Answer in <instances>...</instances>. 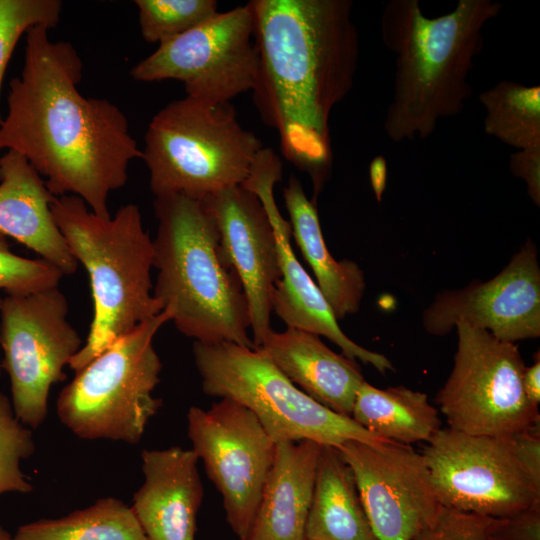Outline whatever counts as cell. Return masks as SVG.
I'll list each match as a JSON object with an SVG mask.
<instances>
[{
    "instance_id": "6da1fadb",
    "label": "cell",
    "mask_w": 540,
    "mask_h": 540,
    "mask_svg": "<svg viewBox=\"0 0 540 540\" xmlns=\"http://www.w3.org/2000/svg\"><path fill=\"white\" fill-rule=\"evenodd\" d=\"M48 31L34 26L25 34L24 64L9 83L0 150L24 156L55 197L75 195L108 219L109 196L126 184L129 164L142 158V150L117 105L80 93V56L70 43L51 41Z\"/></svg>"
},
{
    "instance_id": "7a4b0ae2",
    "label": "cell",
    "mask_w": 540,
    "mask_h": 540,
    "mask_svg": "<svg viewBox=\"0 0 540 540\" xmlns=\"http://www.w3.org/2000/svg\"><path fill=\"white\" fill-rule=\"evenodd\" d=\"M258 70L251 90L283 156L317 201L332 167L329 120L350 93L360 43L351 0H252Z\"/></svg>"
},
{
    "instance_id": "3957f363",
    "label": "cell",
    "mask_w": 540,
    "mask_h": 540,
    "mask_svg": "<svg viewBox=\"0 0 540 540\" xmlns=\"http://www.w3.org/2000/svg\"><path fill=\"white\" fill-rule=\"evenodd\" d=\"M503 4L459 0L428 17L419 0H390L380 21L383 45L395 56L393 96L383 127L395 143L430 137L442 119L460 114L473 93L468 81L484 47L483 27Z\"/></svg>"
},
{
    "instance_id": "277c9868",
    "label": "cell",
    "mask_w": 540,
    "mask_h": 540,
    "mask_svg": "<svg viewBox=\"0 0 540 540\" xmlns=\"http://www.w3.org/2000/svg\"><path fill=\"white\" fill-rule=\"evenodd\" d=\"M153 295L177 330L203 344L254 348L242 283L228 261L216 222L202 200L155 197Z\"/></svg>"
},
{
    "instance_id": "5b68a950",
    "label": "cell",
    "mask_w": 540,
    "mask_h": 540,
    "mask_svg": "<svg viewBox=\"0 0 540 540\" xmlns=\"http://www.w3.org/2000/svg\"><path fill=\"white\" fill-rule=\"evenodd\" d=\"M51 211L90 280L93 319L84 345L69 363L78 372L118 338L163 310L153 295V240L132 203L106 219L69 194L55 197Z\"/></svg>"
},
{
    "instance_id": "8992f818",
    "label": "cell",
    "mask_w": 540,
    "mask_h": 540,
    "mask_svg": "<svg viewBox=\"0 0 540 540\" xmlns=\"http://www.w3.org/2000/svg\"><path fill=\"white\" fill-rule=\"evenodd\" d=\"M144 142L141 159L154 196L181 194L197 200L242 185L263 148L240 125L230 102L189 96L153 116Z\"/></svg>"
},
{
    "instance_id": "52a82bcc",
    "label": "cell",
    "mask_w": 540,
    "mask_h": 540,
    "mask_svg": "<svg viewBox=\"0 0 540 540\" xmlns=\"http://www.w3.org/2000/svg\"><path fill=\"white\" fill-rule=\"evenodd\" d=\"M168 321L162 310L76 372L56 402L61 423L81 439L138 443L162 406L152 395L162 369L153 338Z\"/></svg>"
},
{
    "instance_id": "ba28073f",
    "label": "cell",
    "mask_w": 540,
    "mask_h": 540,
    "mask_svg": "<svg viewBox=\"0 0 540 540\" xmlns=\"http://www.w3.org/2000/svg\"><path fill=\"white\" fill-rule=\"evenodd\" d=\"M193 355L203 392L248 408L275 443L311 440L337 448L348 440L389 442L315 401L257 348L194 342Z\"/></svg>"
},
{
    "instance_id": "9c48e42d",
    "label": "cell",
    "mask_w": 540,
    "mask_h": 540,
    "mask_svg": "<svg viewBox=\"0 0 540 540\" xmlns=\"http://www.w3.org/2000/svg\"><path fill=\"white\" fill-rule=\"evenodd\" d=\"M454 366L436 396L448 427L505 437L540 424L523 389L525 364L513 343L459 322Z\"/></svg>"
},
{
    "instance_id": "30bf717a",
    "label": "cell",
    "mask_w": 540,
    "mask_h": 540,
    "mask_svg": "<svg viewBox=\"0 0 540 540\" xmlns=\"http://www.w3.org/2000/svg\"><path fill=\"white\" fill-rule=\"evenodd\" d=\"M67 314L68 303L58 287L2 299L1 367L10 380L15 415L31 429L44 423L51 387L66 379L64 367L83 346Z\"/></svg>"
},
{
    "instance_id": "8fae6325",
    "label": "cell",
    "mask_w": 540,
    "mask_h": 540,
    "mask_svg": "<svg viewBox=\"0 0 540 540\" xmlns=\"http://www.w3.org/2000/svg\"><path fill=\"white\" fill-rule=\"evenodd\" d=\"M250 3L214 17L158 44L130 71L139 82L177 80L186 96L228 103L251 91L257 76L258 53Z\"/></svg>"
},
{
    "instance_id": "7c38bea8",
    "label": "cell",
    "mask_w": 540,
    "mask_h": 540,
    "mask_svg": "<svg viewBox=\"0 0 540 540\" xmlns=\"http://www.w3.org/2000/svg\"><path fill=\"white\" fill-rule=\"evenodd\" d=\"M187 422L192 451L222 496L226 521L246 540L276 443L248 408L228 398L208 410L190 407Z\"/></svg>"
},
{
    "instance_id": "4fadbf2b",
    "label": "cell",
    "mask_w": 540,
    "mask_h": 540,
    "mask_svg": "<svg viewBox=\"0 0 540 540\" xmlns=\"http://www.w3.org/2000/svg\"><path fill=\"white\" fill-rule=\"evenodd\" d=\"M422 455L443 507L503 517L540 500V490L518 464L506 437L440 428Z\"/></svg>"
},
{
    "instance_id": "5bb4252c",
    "label": "cell",
    "mask_w": 540,
    "mask_h": 540,
    "mask_svg": "<svg viewBox=\"0 0 540 540\" xmlns=\"http://www.w3.org/2000/svg\"><path fill=\"white\" fill-rule=\"evenodd\" d=\"M337 449L377 540H413L436 519L442 505L422 453L393 441L348 440Z\"/></svg>"
},
{
    "instance_id": "9a60e30c",
    "label": "cell",
    "mask_w": 540,
    "mask_h": 540,
    "mask_svg": "<svg viewBox=\"0 0 540 540\" xmlns=\"http://www.w3.org/2000/svg\"><path fill=\"white\" fill-rule=\"evenodd\" d=\"M459 322L513 343L539 337L540 268L530 239L495 277L442 292L423 313L431 335H446Z\"/></svg>"
},
{
    "instance_id": "2e32d148",
    "label": "cell",
    "mask_w": 540,
    "mask_h": 540,
    "mask_svg": "<svg viewBox=\"0 0 540 540\" xmlns=\"http://www.w3.org/2000/svg\"><path fill=\"white\" fill-rule=\"evenodd\" d=\"M201 200L216 222L223 251L242 283L256 348L273 330V296L281 279L273 223L259 196L244 185Z\"/></svg>"
},
{
    "instance_id": "e0dca14e",
    "label": "cell",
    "mask_w": 540,
    "mask_h": 540,
    "mask_svg": "<svg viewBox=\"0 0 540 540\" xmlns=\"http://www.w3.org/2000/svg\"><path fill=\"white\" fill-rule=\"evenodd\" d=\"M278 181L272 173H260L249 183V188L264 203L277 238L281 279L273 296V312L287 327L328 338L351 360L357 358L382 374L393 370L386 356L358 345L345 335L321 290L298 261L290 243V223L281 216L274 201L273 186Z\"/></svg>"
},
{
    "instance_id": "ac0fdd59",
    "label": "cell",
    "mask_w": 540,
    "mask_h": 540,
    "mask_svg": "<svg viewBox=\"0 0 540 540\" xmlns=\"http://www.w3.org/2000/svg\"><path fill=\"white\" fill-rule=\"evenodd\" d=\"M142 486L131 509L148 540H195L203 486L198 458L179 446L141 453Z\"/></svg>"
},
{
    "instance_id": "d6986e66",
    "label": "cell",
    "mask_w": 540,
    "mask_h": 540,
    "mask_svg": "<svg viewBox=\"0 0 540 540\" xmlns=\"http://www.w3.org/2000/svg\"><path fill=\"white\" fill-rule=\"evenodd\" d=\"M54 198L24 156L13 150L1 156L0 233L35 251L64 275H71L78 262L55 222Z\"/></svg>"
},
{
    "instance_id": "ffe728a7",
    "label": "cell",
    "mask_w": 540,
    "mask_h": 540,
    "mask_svg": "<svg viewBox=\"0 0 540 540\" xmlns=\"http://www.w3.org/2000/svg\"><path fill=\"white\" fill-rule=\"evenodd\" d=\"M299 389L327 408L350 416L365 381L355 362L328 348L318 335L287 327L256 347Z\"/></svg>"
},
{
    "instance_id": "44dd1931",
    "label": "cell",
    "mask_w": 540,
    "mask_h": 540,
    "mask_svg": "<svg viewBox=\"0 0 540 540\" xmlns=\"http://www.w3.org/2000/svg\"><path fill=\"white\" fill-rule=\"evenodd\" d=\"M321 446L311 440L276 443L246 540H306Z\"/></svg>"
},
{
    "instance_id": "7402d4cb",
    "label": "cell",
    "mask_w": 540,
    "mask_h": 540,
    "mask_svg": "<svg viewBox=\"0 0 540 540\" xmlns=\"http://www.w3.org/2000/svg\"><path fill=\"white\" fill-rule=\"evenodd\" d=\"M283 198L291 233L336 319L356 313L365 291L362 270L353 261H337L332 257L323 238L317 202L308 198L296 176H290Z\"/></svg>"
},
{
    "instance_id": "603a6c76",
    "label": "cell",
    "mask_w": 540,
    "mask_h": 540,
    "mask_svg": "<svg viewBox=\"0 0 540 540\" xmlns=\"http://www.w3.org/2000/svg\"><path fill=\"white\" fill-rule=\"evenodd\" d=\"M305 539L377 540L354 474L333 446H321Z\"/></svg>"
},
{
    "instance_id": "cb8c5ba5",
    "label": "cell",
    "mask_w": 540,
    "mask_h": 540,
    "mask_svg": "<svg viewBox=\"0 0 540 540\" xmlns=\"http://www.w3.org/2000/svg\"><path fill=\"white\" fill-rule=\"evenodd\" d=\"M350 417L379 438L405 445L428 442L441 428L438 410L425 393L404 386L380 389L366 381Z\"/></svg>"
},
{
    "instance_id": "d4e9b609",
    "label": "cell",
    "mask_w": 540,
    "mask_h": 540,
    "mask_svg": "<svg viewBox=\"0 0 540 540\" xmlns=\"http://www.w3.org/2000/svg\"><path fill=\"white\" fill-rule=\"evenodd\" d=\"M15 540H148L131 507L115 497L18 527Z\"/></svg>"
},
{
    "instance_id": "484cf974",
    "label": "cell",
    "mask_w": 540,
    "mask_h": 540,
    "mask_svg": "<svg viewBox=\"0 0 540 540\" xmlns=\"http://www.w3.org/2000/svg\"><path fill=\"white\" fill-rule=\"evenodd\" d=\"M484 131L515 148L540 147V86L502 80L481 92Z\"/></svg>"
},
{
    "instance_id": "4316f807",
    "label": "cell",
    "mask_w": 540,
    "mask_h": 540,
    "mask_svg": "<svg viewBox=\"0 0 540 540\" xmlns=\"http://www.w3.org/2000/svg\"><path fill=\"white\" fill-rule=\"evenodd\" d=\"M140 31L148 43L181 35L217 13L215 0H136Z\"/></svg>"
},
{
    "instance_id": "83f0119b",
    "label": "cell",
    "mask_w": 540,
    "mask_h": 540,
    "mask_svg": "<svg viewBox=\"0 0 540 540\" xmlns=\"http://www.w3.org/2000/svg\"><path fill=\"white\" fill-rule=\"evenodd\" d=\"M35 449L32 431L21 423L10 399L0 391V496L9 492L28 494L33 490L20 465Z\"/></svg>"
},
{
    "instance_id": "f1b7e54d",
    "label": "cell",
    "mask_w": 540,
    "mask_h": 540,
    "mask_svg": "<svg viewBox=\"0 0 540 540\" xmlns=\"http://www.w3.org/2000/svg\"><path fill=\"white\" fill-rule=\"evenodd\" d=\"M62 7L59 0H0V95L18 40L34 26L55 28L60 22ZM2 120L0 111V125Z\"/></svg>"
},
{
    "instance_id": "f546056e",
    "label": "cell",
    "mask_w": 540,
    "mask_h": 540,
    "mask_svg": "<svg viewBox=\"0 0 540 540\" xmlns=\"http://www.w3.org/2000/svg\"><path fill=\"white\" fill-rule=\"evenodd\" d=\"M64 274L44 259H29L10 250L7 237L0 233V290L7 296H28L57 288Z\"/></svg>"
},
{
    "instance_id": "4dcf8cb0",
    "label": "cell",
    "mask_w": 540,
    "mask_h": 540,
    "mask_svg": "<svg viewBox=\"0 0 540 540\" xmlns=\"http://www.w3.org/2000/svg\"><path fill=\"white\" fill-rule=\"evenodd\" d=\"M413 540H495L490 517L441 508L436 519Z\"/></svg>"
},
{
    "instance_id": "1f68e13d",
    "label": "cell",
    "mask_w": 540,
    "mask_h": 540,
    "mask_svg": "<svg viewBox=\"0 0 540 540\" xmlns=\"http://www.w3.org/2000/svg\"><path fill=\"white\" fill-rule=\"evenodd\" d=\"M495 540H540V500L528 508L503 517H490Z\"/></svg>"
},
{
    "instance_id": "d6a6232c",
    "label": "cell",
    "mask_w": 540,
    "mask_h": 540,
    "mask_svg": "<svg viewBox=\"0 0 540 540\" xmlns=\"http://www.w3.org/2000/svg\"><path fill=\"white\" fill-rule=\"evenodd\" d=\"M505 437L518 464L540 490V424Z\"/></svg>"
},
{
    "instance_id": "836d02e7",
    "label": "cell",
    "mask_w": 540,
    "mask_h": 540,
    "mask_svg": "<svg viewBox=\"0 0 540 540\" xmlns=\"http://www.w3.org/2000/svg\"><path fill=\"white\" fill-rule=\"evenodd\" d=\"M509 169L512 175L521 178L527 188L531 201L540 205V147L517 150L509 156Z\"/></svg>"
},
{
    "instance_id": "e575fe53",
    "label": "cell",
    "mask_w": 540,
    "mask_h": 540,
    "mask_svg": "<svg viewBox=\"0 0 540 540\" xmlns=\"http://www.w3.org/2000/svg\"><path fill=\"white\" fill-rule=\"evenodd\" d=\"M523 389L527 400L535 407L540 402V356L535 355L534 363L525 368L523 374Z\"/></svg>"
},
{
    "instance_id": "d590c367",
    "label": "cell",
    "mask_w": 540,
    "mask_h": 540,
    "mask_svg": "<svg viewBox=\"0 0 540 540\" xmlns=\"http://www.w3.org/2000/svg\"><path fill=\"white\" fill-rule=\"evenodd\" d=\"M371 186L378 202L381 201L386 187L387 164L386 159L379 155L375 156L369 167Z\"/></svg>"
},
{
    "instance_id": "8d00e7d4",
    "label": "cell",
    "mask_w": 540,
    "mask_h": 540,
    "mask_svg": "<svg viewBox=\"0 0 540 540\" xmlns=\"http://www.w3.org/2000/svg\"><path fill=\"white\" fill-rule=\"evenodd\" d=\"M0 540H15L14 537L0 526Z\"/></svg>"
},
{
    "instance_id": "74e56055",
    "label": "cell",
    "mask_w": 540,
    "mask_h": 540,
    "mask_svg": "<svg viewBox=\"0 0 540 540\" xmlns=\"http://www.w3.org/2000/svg\"><path fill=\"white\" fill-rule=\"evenodd\" d=\"M1 303H2V299L0 298V307H1ZM1 369H2V367H1V363H0V373H1Z\"/></svg>"
},
{
    "instance_id": "f35d334b",
    "label": "cell",
    "mask_w": 540,
    "mask_h": 540,
    "mask_svg": "<svg viewBox=\"0 0 540 540\" xmlns=\"http://www.w3.org/2000/svg\"><path fill=\"white\" fill-rule=\"evenodd\" d=\"M0 170H1V156H0Z\"/></svg>"
},
{
    "instance_id": "ab89813d",
    "label": "cell",
    "mask_w": 540,
    "mask_h": 540,
    "mask_svg": "<svg viewBox=\"0 0 540 540\" xmlns=\"http://www.w3.org/2000/svg\"><path fill=\"white\" fill-rule=\"evenodd\" d=\"M238 540V539H237Z\"/></svg>"
}]
</instances>
